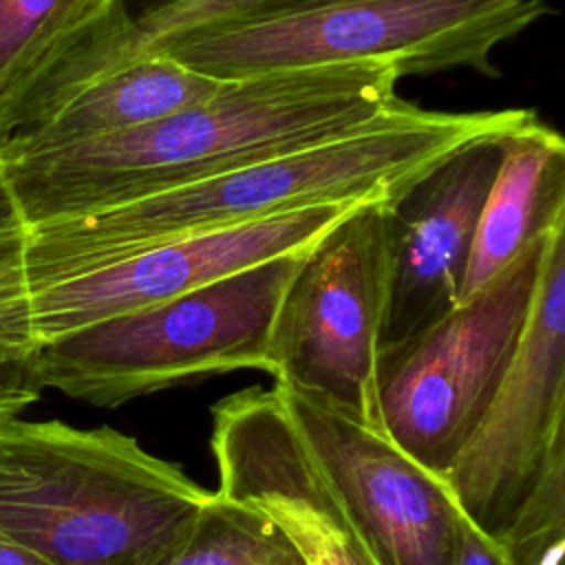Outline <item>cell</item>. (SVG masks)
<instances>
[{
  "label": "cell",
  "instance_id": "6da1fadb",
  "mask_svg": "<svg viewBox=\"0 0 565 565\" xmlns=\"http://www.w3.org/2000/svg\"><path fill=\"white\" fill-rule=\"evenodd\" d=\"M545 11V0H163L130 15L124 2L71 44L66 71L84 86L161 53L218 79L331 64L497 77L494 49Z\"/></svg>",
  "mask_w": 565,
  "mask_h": 565
},
{
  "label": "cell",
  "instance_id": "7a4b0ae2",
  "mask_svg": "<svg viewBox=\"0 0 565 565\" xmlns=\"http://www.w3.org/2000/svg\"><path fill=\"white\" fill-rule=\"evenodd\" d=\"M534 110H426L399 99L384 117L309 148L124 205L31 225L29 291L139 249L276 214L344 203H395L459 148L497 139Z\"/></svg>",
  "mask_w": 565,
  "mask_h": 565
},
{
  "label": "cell",
  "instance_id": "3957f363",
  "mask_svg": "<svg viewBox=\"0 0 565 565\" xmlns=\"http://www.w3.org/2000/svg\"><path fill=\"white\" fill-rule=\"evenodd\" d=\"M384 64L230 79L214 97L130 132L2 163L29 225L79 216L338 139L397 102Z\"/></svg>",
  "mask_w": 565,
  "mask_h": 565
},
{
  "label": "cell",
  "instance_id": "277c9868",
  "mask_svg": "<svg viewBox=\"0 0 565 565\" xmlns=\"http://www.w3.org/2000/svg\"><path fill=\"white\" fill-rule=\"evenodd\" d=\"M210 497L110 426L0 424V534L53 565H161Z\"/></svg>",
  "mask_w": 565,
  "mask_h": 565
},
{
  "label": "cell",
  "instance_id": "5b68a950",
  "mask_svg": "<svg viewBox=\"0 0 565 565\" xmlns=\"http://www.w3.org/2000/svg\"><path fill=\"white\" fill-rule=\"evenodd\" d=\"M307 249L40 342L42 386L115 408L221 373H269L274 318Z\"/></svg>",
  "mask_w": 565,
  "mask_h": 565
},
{
  "label": "cell",
  "instance_id": "8992f818",
  "mask_svg": "<svg viewBox=\"0 0 565 565\" xmlns=\"http://www.w3.org/2000/svg\"><path fill=\"white\" fill-rule=\"evenodd\" d=\"M547 232L444 318L377 351L380 430L439 479L477 430L508 371Z\"/></svg>",
  "mask_w": 565,
  "mask_h": 565
},
{
  "label": "cell",
  "instance_id": "52a82bcc",
  "mask_svg": "<svg viewBox=\"0 0 565 565\" xmlns=\"http://www.w3.org/2000/svg\"><path fill=\"white\" fill-rule=\"evenodd\" d=\"M391 205L351 210L305 252L269 340L276 384L377 433L375 360L391 289Z\"/></svg>",
  "mask_w": 565,
  "mask_h": 565
},
{
  "label": "cell",
  "instance_id": "ba28073f",
  "mask_svg": "<svg viewBox=\"0 0 565 565\" xmlns=\"http://www.w3.org/2000/svg\"><path fill=\"white\" fill-rule=\"evenodd\" d=\"M565 455V221L543 243L527 316L477 430L444 477L461 514L499 541Z\"/></svg>",
  "mask_w": 565,
  "mask_h": 565
},
{
  "label": "cell",
  "instance_id": "9c48e42d",
  "mask_svg": "<svg viewBox=\"0 0 565 565\" xmlns=\"http://www.w3.org/2000/svg\"><path fill=\"white\" fill-rule=\"evenodd\" d=\"M274 388L375 565H452L463 514L444 479L386 435L298 391Z\"/></svg>",
  "mask_w": 565,
  "mask_h": 565
},
{
  "label": "cell",
  "instance_id": "30bf717a",
  "mask_svg": "<svg viewBox=\"0 0 565 565\" xmlns=\"http://www.w3.org/2000/svg\"><path fill=\"white\" fill-rule=\"evenodd\" d=\"M355 207L360 203L313 205L254 223L201 232L33 287L31 311L38 344L183 296L269 258L302 252Z\"/></svg>",
  "mask_w": 565,
  "mask_h": 565
},
{
  "label": "cell",
  "instance_id": "8fae6325",
  "mask_svg": "<svg viewBox=\"0 0 565 565\" xmlns=\"http://www.w3.org/2000/svg\"><path fill=\"white\" fill-rule=\"evenodd\" d=\"M212 424L221 497L274 523L300 565H375L274 386L223 397Z\"/></svg>",
  "mask_w": 565,
  "mask_h": 565
},
{
  "label": "cell",
  "instance_id": "7c38bea8",
  "mask_svg": "<svg viewBox=\"0 0 565 565\" xmlns=\"http://www.w3.org/2000/svg\"><path fill=\"white\" fill-rule=\"evenodd\" d=\"M497 139L472 141L415 181L388 212L391 289L380 349L408 340L459 305Z\"/></svg>",
  "mask_w": 565,
  "mask_h": 565
},
{
  "label": "cell",
  "instance_id": "4fadbf2b",
  "mask_svg": "<svg viewBox=\"0 0 565 565\" xmlns=\"http://www.w3.org/2000/svg\"><path fill=\"white\" fill-rule=\"evenodd\" d=\"M501 152L486 194L459 302L497 278L530 243L565 221V141L536 113L497 137Z\"/></svg>",
  "mask_w": 565,
  "mask_h": 565
},
{
  "label": "cell",
  "instance_id": "5bb4252c",
  "mask_svg": "<svg viewBox=\"0 0 565 565\" xmlns=\"http://www.w3.org/2000/svg\"><path fill=\"white\" fill-rule=\"evenodd\" d=\"M218 79L152 53L93 79L0 154V163L90 139L130 132L201 104L225 88Z\"/></svg>",
  "mask_w": 565,
  "mask_h": 565
},
{
  "label": "cell",
  "instance_id": "9a60e30c",
  "mask_svg": "<svg viewBox=\"0 0 565 565\" xmlns=\"http://www.w3.org/2000/svg\"><path fill=\"white\" fill-rule=\"evenodd\" d=\"M126 0H0V95Z\"/></svg>",
  "mask_w": 565,
  "mask_h": 565
},
{
  "label": "cell",
  "instance_id": "2e32d148",
  "mask_svg": "<svg viewBox=\"0 0 565 565\" xmlns=\"http://www.w3.org/2000/svg\"><path fill=\"white\" fill-rule=\"evenodd\" d=\"M161 565H300V558L263 514L212 492L190 534Z\"/></svg>",
  "mask_w": 565,
  "mask_h": 565
},
{
  "label": "cell",
  "instance_id": "e0dca14e",
  "mask_svg": "<svg viewBox=\"0 0 565 565\" xmlns=\"http://www.w3.org/2000/svg\"><path fill=\"white\" fill-rule=\"evenodd\" d=\"M29 234L31 225L0 163V347L20 353L38 349L26 276Z\"/></svg>",
  "mask_w": 565,
  "mask_h": 565
},
{
  "label": "cell",
  "instance_id": "ac0fdd59",
  "mask_svg": "<svg viewBox=\"0 0 565 565\" xmlns=\"http://www.w3.org/2000/svg\"><path fill=\"white\" fill-rule=\"evenodd\" d=\"M494 543L510 565H561L565 543V455L550 463L503 536Z\"/></svg>",
  "mask_w": 565,
  "mask_h": 565
},
{
  "label": "cell",
  "instance_id": "d6986e66",
  "mask_svg": "<svg viewBox=\"0 0 565 565\" xmlns=\"http://www.w3.org/2000/svg\"><path fill=\"white\" fill-rule=\"evenodd\" d=\"M35 351L20 353L0 347V424L15 419L42 393Z\"/></svg>",
  "mask_w": 565,
  "mask_h": 565
},
{
  "label": "cell",
  "instance_id": "ffe728a7",
  "mask_svg": "<svg viewBox=\"0 0 565 565\" xmlns=\"http://www.w3.org/2000/svg\"><path fill=\"white\" fill-rule=\"evenodd\" d=\"M452 565H510L501 547L479 532L466 516L461 519L459 525V536H457V550H455V561Z\"/></svg>",
  "mask_w": 565,
  "mask_h": 565
},
{
  "label": "cell",
  "instance_id": "44dd1931",
  "mask_svg": "<svg viewBox=\"0 0 565 565\" xmlns=\"http://www.w3.org/2000/svg\"><path fill=\"white\" fill-rule=\"evenodd\" d=\"M0 565H53L33 550L0 534Z\"/></svg>",
  "mask_w": 565,
  "mask_h": 565
}]
</instances>
